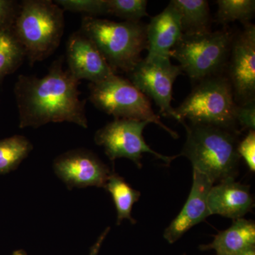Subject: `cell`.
Here are the masks:
<instances>
[{
    "instance_id": "obj_16",
    "label": "cell",
    "mask_w": 255,
    "mask_h": 255,
    "mask_svg": "<svg viewBox=\"0 0 255 255\" xmlns=\"http://www.w3.org/2000/svg\"><path fill=\"white\" fill-rule=\"evenodd\" d=\"M255 247L254 221L240 219L232 226L215 236L212 243L201 246V250H214L217 255H238Z\"/></svg>"
},
{
    "instance_id": "obj_22",
    "label": "cell",
    "mask_w": 255,
    "mask_h": 255,
    "mask_svg": "<svg viewBox=\"0 0 255 255\" xmlns=\"http://www.w3.org/2000/svg\"><path fill=\"white\" fill-rule=\"evenodd\" d=\"M108 14L126 21H140L147 16L146 0H107Z\"/></svg>"
},
{
    "instance_id": "obj_3",
    "label": "cell",
    "mask_w": 255,
    "mask_h": 255,
    "mask_svg": "<svg viewBox=\"0 0 255 255\" xmlns=\"http://www.w3.org/2000/svg\"><path fill=\"white\" fill-rule=\"evenodd\" d=\"M12 28L33 65L59 46L65 28L64 10L50 0H24L19 3Z\"/></svg>"
},
{
    "instance_id": "obj_23",
    "label": "cell",
    "mask_w": 255,
    "mask_h": 255,
    "mask_svg": "<svg viewBox=\"0 0 255 255\" xmlns=\"http://www.w3.org/2000/svg\"><path fill=\"white\" fill-rule=\"evenodd\" d=\"M55 2L64 11L82 13L85 16L108 14L107 0H56Z\"/></svg>"
},
{
    "instance_id": "obj_5",
    "label": "cell",
    "mask_w": 255,
    "mask_h": 255,
    "mask_svg": "<svg viewBox=\"0 0 255 255\" xmlns=\"http://www.w3.org/2000/svg\"><path fill=\"white\" fill-rule=\"evenodd\" d=\"M238 104L227 77L216 75L200 80L182 104L174 119L191 124L213 126L239 132L236 120Z\"/></svg>"
},
{
    "instance_id": "obj_10",
    "label": "cell",
    "mask_w": 255,
    "mask_h": 255,
    "mask_svg": "<svg viewBox=\"0 0 255 255\" xmlns=\"http://www.w3.org/2000/svg\"><path fill=\"white\" fill-rule=\"evenodd\" d=\"M244 25L243 31L233 36L226 67V77L239 105L254 101L255 96V26Z\"/></svg>"
},
{
    "instance_id": "obj_15",
    "label": "cell",
    "mask_w": 255,
    "mask_h": 255,
    "mask_svg": "<svg viewBox=\"0 0 255 255\" xmlns=\"http://www.w3.org/2000/svg\"><path fill=\"white\" fill-rule=\"evenodd\" d=\"M183 34L181 17L177 10L170 3L147 25L146 58H170V51Z\"/></svg>"
},
{
    "instance_id": "obj_29",
    "label": "cell",
    "mask_w": 255,
    "mask_h": 255,
    "mask_svg": "<svg viewBox=\"0 0 255 255\" xmlns=\"http://www.w3.org/2000/svg\"><path fill=\"white\" fill-rule=\"evenodd\" d=\"M12 255H27L23 251H16L14 252Z\"/></svg>"
},
{
    "instance_id": "obj_8",
    "label": "cell",
    "mask_w": 255,
    "mask_h": 255,
    "mask_svg": "<svg viewBox=\"0 0 255 255\" xmlns=\"http://www.w3.org/2000/svg\"><path fill=\"white\" fill-rule=\"evenodd\" d=\"M149 124L135 119H114L96 132L95 142L104 147L106 155L112 162L119 158H127L141 168L142 155L150 153L169 164L177 156L162 155L146 143L142 133Z\"/></svg>"
},
{
    "instance_id": "obj_2",
    "label": "cell",
    "mask_w": 255,
    "mask_h": 255,
    "mask_svg": "<svg viewBox=\"0 0 255 255\" xmlns=\"http://www.w3.org/2000/svg\"><path fill=\"white\" fill-rule=\"evenodd\" d=\"M182 124L187 130V140L179 156L189 159L193 169L205 174L214 184L236 179L241 159L239 132L213 126Z\"/></svg>"
},
{
    "instance_id": "obj_11",
    "label": "cell",
    "mask_w": 255,
    "mask_h": 255,
    "mask_svg": "<svg viewBox=\"0 0 255 255\" xmlns=\"http://www.w3.org/2000/svg\"><path fill=\"white\" fill-rule=\"evenodd\" d=\"M53 171L69 189L105 188L112 174L110 167L96 154L86 149L69 150L53 161Z\"/></svg>"
},
{
    "instance_id": "obj_26",
    "label": "cell",
    "mask_w": 255,
    "mask_h": 255,
    "mask_svg": "<svg viewBox=\"0 0 255 255\" xmlns=\"http://www.w3.org/2000/svg\"><path fill=\"white\" fill-rule=\"evenodd\" d=\"M19 3L12 0H0V29L9 27L14 23Z\"/></svg>"
},
{
    "instance_id": "obj_17",
    "label": "cell",
    "mask_w": 255,
    "mask_h": 255,
    "mask_svg": "<svg viewBox=\"0 0 255 255\" xmlns=\"http://www.w3.org/2000/svg\"><path fill=\"white\" fill-rule=\"evenodd\" d=\"M181 17L184 34L207 33L211 30L209 2L206 0H172Z\"/></svg>"
},
{
    "instance_id": "obj_25",
    "label": "cell",
    "mask_w": 255,
    "mask_h": 255,
    "mask_svg": "<svg viewBox=\"0 0 255 255\" xmlns=\"http://www.w3.org/2000/svg\"><path fill=\"white\" fill-rule=\"evenodd\" d=\"M238 152L243 157L251 172L255 171V131L250 130L241 142H238Z\"/></svg>"
},
{
    "instance_id": "obj_24",
    "label": "cell",
    "mask_w": 255,
    "mask_h": 255,
    "mask_svg": "<svg viewBox=\"0 0 255 255\" xmlns=\"http://www.w3.org/2000/svg\"><path fill=\"white\" fill-rule=\"evenodd\" d=\"M236 123L243 130H255V100L238 105L236 111Z\"/></svg>"
},
{
    "instance_id": "obj_13",
    "label": "cell",
    "mask_w": 255,
    "mask_h": 255,
    "mask_svg": "<svg viewBox=\"0 0 255 255\" xmlns=\"http://www.w3.org/2000/svg\"><path fill=\"white\" fill-rule=\"evenodd\" d=\"M214 183L205 174L193 169L192 187L182 211L166 228L164 238L173 244L191 228L210 216L208 195Z\"/></svg>"
},
{
    "instance_id": "obj_7",
    "label": "cell",
    "mask_w": 255,
    "mask_h": 255,
    "mask_svg": "<svg viewBox=\"0 0 255 255\" xmlns=\"http://www.w3.org/2000/svg\"><path fill=\"white\" fill-rule=\"evenodd\" d=\"M90 102L114 119H135L153 123L177 139V132L164 125L152 110L150 101L130 80L115 75L98 83H90Z\"/></svg>"
},
{
    "instance_id": "obj_12",
    "label": "cell",
    "mask_w": 255,
    "mask_h": 255,
    "mask_svg": "<svg viewBox=\"0 0 255 255\" xmlns=\"http://www.w3.org/2000/svg\"><path fill=\"white\" fill-rule=\"evenodd\" d=\"M67 62L69 73L80 82L98 83L116 74L95 43L80 31L69 37Z\"/></svg>"
},
{
    "instance_id": "obj_4",
    "label": "cell",
    "mask_w": 255,
    "mask_h": 255,
    "mask_svg": "<svg viewBox=\"0 0 255 255\" xmlns=\"http://www.w3.org/2000/svg\"><path fill=\"white\" fill-rule=\"evenodd\" d=\"M80 31L95 43L115 73L131 71L147 49V24L141 21L117 22L85 16Z\"/></svg>"
},
{
    "instance_id": "obj_20",
    "label": "cell",
    "mask_w": 255,
    "mask_h": 255,
    "mask_svg": "<svg viewBox=\"0 0 255 255\" xmlns=\"http://www.w3.org/2000/svg\"><path fill=\"white\" fill-rule=\"evenodd\" d=\"M32 150L31 141L23 135H15L0 140V174L15 170Z\"/></svg>"
},
{
    "instance_id": "obj_6",
    "label": "cell",
    "mask_w": 255,
    "mask_h": 255,
    "mask_svg": "<svg viewBox=\"0 0 255 255\" xmlns=\"http://www.w3.org/2000/svg\"><path fill=\"white\" fill-rule=\"evenodd\" d=\"M233 38L231 31L184 34L170 51L182 71L194 81L223 75L226 69Z\"/></svg>"
},
{
    "instance_id": "obj_1",
    "label": "cell",
    "mask_w": 255,
    "mask_h": 255,
    "mask_svg": "<svg viewBox=\"0 0 255 255\" xmlns=\"http://www.w3.org/2000/svg\"><path fill=\"white\" fill-rule=\"evenodd\" d=\"M63 58L52 64L42 78L21 75L15 83L19 127L38 128L49 123L68 122L88 128L86 100L80 99V82L63 68Z\"/></svg>"
},
{
    "instance_id": "obj_28",
    "label": "cell",
    "mask_w": 255,
    "mask_h": 255,
    "mask_svg": "<svg viewBox=\"0 0 255 255\" xmlns=\"http://www.w3.org/2000/svg\"><path fill=\"white\" fill-rule=\"evenodd\" d=\"M238 255H255V247L246 250Z\"/></svg>"
},
{
    "instance_id": "obj_14",
    "label": "cell",
    "mask_w": 255,
    "mask_h": 255,
    "mask_svg": "<svg viewBox=\"0 0 255 255\" xmlns=\"http://www.w3.org/2000/svg\"><path fill=\"white\" fill-rule=\"evenodd\" d=\"M210 215H220L236 220L251 212L254 200L248 186L228 179L213 186L207 199Z\"/></svg>"
},
{
    "instance_id": "obj_27",
    "label": "cell",
    "mask_w": 255,
    "mask_h": 255,
    "mask_svg": "<svg viewBox=\"0 0 255 255\" xmlns=\"http://www.w3.org/2000/svg\"><path fill=\"white\" fill-rule=\"evenodd\" d=\"M110 227L107 228L105 231H104V232L100 235V237L98 238L97 241H96L94 246H92L91 249H90V254H89V255H98L102 243L105 241L106 237H107L108 233H110Z\"/></svg>"
},
{
    "instance_id": "obj_21",
    "label": "cell",
    "mask_w": 255,
    "mask_h": 255,
    "mask_svg": "<svg viewBox=\"0 0 255 255\" xmlns=\"http://www.w3.org/2000/svg\"><path fill=\"white\" fill-rule=\"evenodd\" d=\"M216 4V21L222 24L236 21L246 24L255 15V0H219Z\"/></svg>"
},
{
    "instance_id": "obj_9",
    "label": "cell",
    "mask_w": 255,
    "mask_h": 255,
    "mask_svg": "<svg viewBox=\"0 0 255 255\" xmlns=\"http://www.w3.org/2000/svg\"><path fill=\"white\" fill-rule=\"evenodd\" d=\"M182 74V69L171 63L170 58L155 57L142 59L128 75L134 86L155 102L163 117L174 119L173 85Z\"/></svg>"
},
{
    "instance_id": "obj_19",
    "label": "cell",
    "mask_w": 255,
    "mask_h": 255,
    "mask_svg": "<svg viewBox=\"0 0 255 255\" xmlns=\"http://www.w3.org/2000/svg\"><path fill=\"white\" fill-rule=\"evenodd\" d=\"M26 58L12 26L0 29V82L15 71Z\"/></svg>"
},
{
    "instance_id": "obj_18",
    "label": "cell",
    "mask_w": 255,
    "mask_h": 255,
    "mask_svg": "<svg viewBox=\"0 0 255 255\" xmlns=\"http://www.w3.org/2000/svg\"><path fill=\"white\" fill-rule=\"evenodd\" d=\"M105 189L113 199L117 211V225L119 226L125 219L135 224L136 221L132 219L131 212L134 204L140 199V191L132 189L123 177L113 172L109 177Z\"/></svg>"
}]
</instances>
